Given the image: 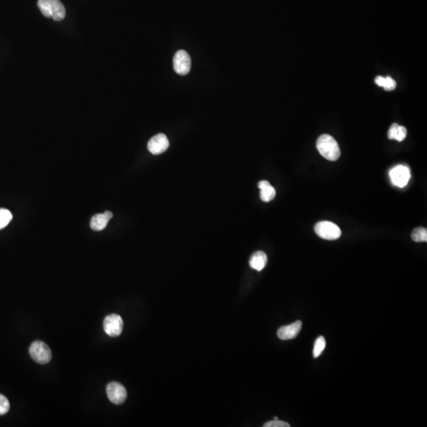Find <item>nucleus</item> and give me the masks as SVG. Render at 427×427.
Masks as SVG:
<instances>
[{
    "instance_id": "f257e3e1",
    "label": "nucleus",
    "mask_w": 427,
    "mask_h": 427,
    "mask_svg": "<svg viewBox=\"0 0 427 427\" xmlns=\"http://www.w3.org/2000/svg\"><path fill=\"white\" fill-rule=\"evenodd\" d=\"M320 154L329 161H335L340 157V149L337 141L329 135H322L317 142Z\"/></svg>"
},
{
    "instance_id": "f03ea898",
    "label": "nucleus",
    "mask_w": 427,
    "mask_h": 427,
    "mask_svg": "<svg viewBox=\"0 0 427 427\" xmlns=\"http://www.w3.org/2000/svg\"><path fill=\"white\" fill-rule=\"evenodd\" d=\"M29 355L39 364H47L52 359V351L44 342L35 341L29 347Z\"/></svg>"
},
{
    "instance_id": "7ed1b4c3",
    "label": "nucleus",
    "mask_w": 427,
    "mask_h": 427,
    "mask_svg": "<svg viewBox=\"0 0 427 427\" xmlns=\"http://www.w3.org/2000/svg\"><path fill=\"white\" fill-rule=\"evenodd\" d=\"M315 232L324 240H337L341 236V230L338 226L328 221H320L315 226Z\"/></svg>"
},
{
    "instance_id": "20e7f679",
    "label": "nucleus",
    "mask_w": 427,
    "mask_h": 427,
    "mask_svg": "<svg viewBox=\"0 0 427 427\" xmlns=\"http://www.w3.org/2000/svg\"><path fill=\"white\" fill-rule=\"evenodd\" d=\"M104 330L108 336L111 337H119L123 331L124 322L121 317L117 314L108 315L104 320Z\"/></svg>"
},
{
    "instance_id": "39448f33",
    "label": "nucleus",
    "mask_w": 427,
    "mask_h": 427,
    "mask_svg": "<svg viewBox=\"0 0 427 427\" xmlns=\"http://www.w3.org/2000/svg\"><path fill=\"white\" fill-rule=\"evenodd\" d=\"M192 61L190 55L184 50H180L174 55V67L176 73L180 76H186L190 71Z\"/></svg>"
},
{
    "instance_id": "423d86ee",
    "label": "nucleus",
    "mask_w": 427,
    "mask_h": 427,
    "mask_svg": "<svg viewBox=\"0 0 427 427\" xmlns=\"http://www.w3.org/2000/svg\"><path fill=\"white\" fill-rule=\"evenodd\" d=\"M106 392L108 399L114 404H122L127 399L126 388L120 383H109L107 386Z\"/></svg>"
},
{
    "instance_id": "0eeeda50",
    "label": "nucleus",
    "mask_w": 427,
    "mask_h": 427,
    "mask_svg": "<svg viewBox=\"0 0 427 427\" xmlns=\"http://www.w3.org/2000/svg\"><path fill=\"white\" fill-rule=\"evenodd\" d=\"M390 178L394 185L403 188L410 180V170L405 165H398L390 171Z\"/></svg>"
},
{
    "instance_id": "6e6552de",
    "label": "nucleus",
    "mask_w": 427,
    "mask_h": 427,
    "mask_svg": "<svg viewBox=\"0 0 427 427\" xmlns=\"http://www.w3.org/2000/svg\"><path fill=\"white\" fill-rule=\"evenodd\" d=\"M170 142L165 135L158 134L151 138L148 142L147 147L150 152L155 155L162 154L168 149Z\"/></svg>"
},
{
    "instance_id": "1a4fd4ad",
    "label": "nucleus",
    "mask_w": 427,
    "mask_h": 427,
    "mask_svg": "<svg viewBox=\"0 0 427 427\" xmlns=\"http://www.w3.org/2000/svg\"><path fill=\"white\" fill-rule=\"evenodd\" d=\"M302 321H298L290 325L283 326L278 330L277 335L282 340H290L296 338L302 329Z\"/></svg>"
},
{
    "instance_id": "9d476101",
    "label": "nucleus",
    "mask_w": 427,
    "mask_h": 427,
    "mask_svg": "<svg viewBox=\"0 0 427 427\" xmlns=\"http://www.w3.org/2000/svg\"><path fill=\"white\" fill-rule=\"evenodd\" d=\"M113 216L114 215L111 211H105L103 214H97L91 218L90 228L95 231L104 230Z\"/></svg>"
},
{
    "instance_id": "9b49d317",
    "label": "nucleus",
    "mask_w": 427,
    "mask_h": 427,
    "mask_svg": "<svg viewBox=\"0 0 427 427\" xmlns=\"http://www.w3.org/2000/svg\"><path fill=\"white\" fill-rule=\"evenodd\" d=\"M267 263H268V256L266 253L262 251H258L251 256L249 265L253 269L261 271L265 268Z\"/></svg>"
},
{
    "instance_id": "f8f14e48",
    "label": "nucleus",
    "mask_w": 427,
    "mask_h": 427,
    "mask_svg": "<svg viewBox=\"0 0 427 427\" xmlns=\"http://www.w3.org/2000/svg\"><path fill=\"white\" fill-rule=\"evenodd\" d=\"M52 11V17L57 22L64 20L66 17V10L62 3L60 0H49Z\"/></svg>"
},
{
    "instance_id": "ddd939ff",
    "label": "nucleus",
    "mask_w": 427,
    "mask_h": 427,
    "mask_svg": "<svg viewBox=\"0 0 427 427\" xmlns=\"http://www.w3.org/2000/svg\"><path fill=\"white\" fill-rule=\"evenodd\" d=\"M375 83L387 91L393 90L396 86V82L389 76L386 78L378 76L375 79Z\"/></svg>"
},
{
    "instance_id": "4468645a",
    "label": "nucleus",
    "mask_w": 427,
    "mask_h": 427,
    "mask_svg": "<svg viewBox=\"0 0 427 427\" xmlns=\"http://www.w3.org/2000/svg\"><path fill=\"white\" fill-rule=\"evenodd\" d=\"M275 195H276L275 189L271 184L261 189V199L264 202H270L275 197Z\"/></svg>"
},
{
    "instance_id": "2eb2a0df",
    "label": "nucleus",
    "mask_w": 427,
    "mask_h": 427,
    "mask_svg": "<svg viewBox=\"0 0 427 427\" xmlns=\"http://www.w3.org/2000/svg\"><path fill=\"white\" fill-rule=\"evenodd\" d=\"M412 238L415 242H427V230L424 227H419L414 230L412 233Z\"/></svg>"
},
{
    "instance_id": "dca6fc26",
    "label": "nucleus",
    "mask_w": 427,
    "mask_h": 427,
    "mask_svg": "<svg viewBox=\"0 0 427 427\" xmlns=\"http://www.w3.org/2000/svg\"><path fill=\"white\" fill-rule=\"evenodd\" d=\"M325 347H326V341H325L324 337H318V338L317 339L316 341H315V343H314L313 352H312V354H313V357L315 358V359L319 357L320 355H321V353L324 351Z\"/></svg>"
},
{
    "instance_id": "f3484780",
    "label": "nucleus",
    "mask_w": 427,
    "mask_h": 427,
    "mask_svg": "<svg viewBox=\"0 0 427 427\" xmlns=\"http://www.w3.org/2000/svg\"><path fill=\"white\" fill-rule=\"evenodd\" d=\"M12 220L11 211L4 208H0V230L5 228Z\"/></svg>"
},
{
    "instance_id": "a211bd4d",
    "label": "nucleus",
    "mask_w": 427,
    "mask_h": 427,
    "mask_svg": "<svg viewBox=\"0 0 427 427\" xmlns=\"http://www.w3.org/2000/svg\"><path fill=\"white\" fill-rule=\"evenodd\" d=\"M38 8L43 15L46 17H52V11H51V4L49 0H38Z\"/></svg>"
},
{
    "instance_id": "6ab92c4d",
    "label": "nucleus",
    "mask_w": 427,
    "mask_h": 427,
    "mask_svg": "<svg viewBox=\"0 0 427 427\" xmlns=\"http://www.w3.org/2000/svg\"><path fill=\"white\" fill-rule=\"evenodd\" d=\"M10 410V403L7 397L0 394V416L5 415Z\"/></svg>"
},
{
    "instance_id": "aec40b11",
    "label": "nucleus",
    "mask_w": 427,
    "mask_h": 427,
    "mask_svg": "<svg viewBox=\"0 0 427 427\" xmlns=\"http://www.w3.org/2000/svg\"><path fill=\"white\" fill-rule=\"evenodd\" d=\"M406 136V129L403 126L399 125L397 129H396V134H395L394 139L402 142L404 140Z\"/></svg>"
},
{
    "instance_id": "412c9836",
    "label": "nucleus",
    "mask_w": 427,
    "mask_h": 427,
    "mask_svg": "<svg viewBox=\"0 0 427 427\" xmlns=\"http://www.w3.org/2000/svg\"><path fill=\"white\" fill-rule=\"evenodd\" d=\"M264 427H290V424L287 423V422H283V421L279 420H273L271 421V422H266V423L264 424Z\"/></svg>"
},
{
    "instance_id": "4be33fe9",
    "label": "nucleus",
    "mask_w": 427,
    "mask_h": 427,
    "mask_svg": "<svg viewBox=\"0 0 427 427\" xmlns=\"http://www.w3.org/2000/svg\"><path fill=\"white\" fill-rule=\"evenodd\" d=\"M399 124H393L388 130V137L389 139H394L395 134H396V129L398 127Z\"/></svg>"
},
{
    "instance_id": "5701e85b",
    "label": "nucleus",
    "mask_w": 427,
    "mask_h": 427,
    "mask_svg": "<svg viewBox=\"0 0 427 427\" xmlns=\"http://www.w3.org/2000/svg\"><path fill=\"white\" fill-rule=\"evenodd\" d=\"M274 420H277V419H278V417H276V416L274 417Z\"/></svg>"
}]
</instances>
